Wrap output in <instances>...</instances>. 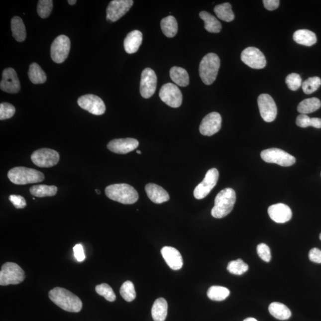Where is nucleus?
Instances as JSON below:
<instances>
[{
    "mask_svg": "<svg viewBox=\"0 0 321 321\" xmlns=\"http://www.w3.org/2000/svg\"><path fill=\"white\" fill-rule=\"evenodd\" d=\"M49 298L63 310L77 313L82 308V302L77 296L66 289L55 287L48 293Z\"/></svg>",
    "mask_w": 321,
    "mask_h": 321,
    "instance_id": "f257e3e1",
    "label": "nucleus"
},
{
    "mask_svg": "<svg viewBox=\"0 0 321 321\" xmlns=\"http://www.w3.org/2000/svg\"><path fill=\"white\" fill-rule=\"evenodd\" d=\"M106 195L110 200L126 205L136 203L139 198L136 189L125 183L107 186Z\"/></svg>",
    "mask_w": 321,
    "mask_h": 321,
    "instance_id": "f03ea898",
    "label": "nucleus"
},
{
    "mask_svg": "<svg viewBox=\"0 0 321 321\" xmlns=\"http://www.w3.org/2000/svg\"><path fill=\"white\" fill-rule=\"evenodd\" d=\"M235 201L236 195L233 189H223L215 199V204L212 210V216L215 218H224L233 210Z\"/></svg>",
    "mask_w": 321,
    "mask_h": 321,
    "instance_id": "7ed1b4c3",
    "label": "nucleus"
},
{
    "mask_svg": "<svg viewBox=\"0 0 321 321\" xmlns=\"http://www.w3.org/2000/svg\"><path fill=\"white\" fill-rule=\"evenodd\" d=\"M7 176L12 183L17 185L40 183L45 179L44 174L40 171L23 167L11 169L9 170Z\"/></svg>",
    "mask_w": 321,
    "mask_h": 321,
    "instance_id": "20e7f679",
    "label": "nucleus"
},
{
    "mask_svg": "<svg viewBox=\"0 0 321 321\" xmlns=\"http://www.w3.org/2000/svg\"><path fill=\"white\" fill-rule=\"evenodd\" d=\"M220 67L219 58L216 54L209 53L205 56L200 64V75L202 81L207 85L215 81Z\"/></svg>",
    "mask_w": 321,
    "mask_h": 321,
    "instance_id": "39448f33",
    "label": "nucleus"
},
{
    "mask_svg": "<svg viewBox=\"0 0 321 321\" xmlns=\"http://www.w3.org/2000/svg\"><path fill=\"white\" fill-rule=\"evenodd\" d=\"M25 274L19 265L14 262H6L0 271V285L5 286L23 282Z\"/></svg>",
    "mask_w": 321,
    "mask_h": 321,
    "instance_id": "423d86ee",
    "label": "nucleus"
},
{
    "mask_svg": "<svg viewBox=\"0 0 321 321\" xmlns=\"http://www.w3.org/2000/svg\"><path fill=\"white\" fill-rule=\"evenodd\" d=\"M263 160L268 163H274L283 167L293 166L296 163V158L282 149L270 148L264 150L261 153Z\"/></svg>",
    "mask_w": 321,
    "mask_h": 321,
    "instance_id": "0eeeda50",
    "label": "nucleus"
},
{
    "mask_svg": "<svg viewBox=\"0 0 321 321\" xmlns=\"http://www.w3.org/2000/svg\"><path fill=\"white\" fill-rule=\"evenodd\" d=\"M32 163L41 168L56 166L60 160V155L53 149L42 148L36 150L31 155Z\"/></svg>",
    "mask_w": 321,
    "mask_h": 321,
    "instance_id": "6e6552de",
    "label": "nucleus"
},
{
    "mask_svg": "<svg viewBox=\"0 0 321 321\" xmlns=\"http://www.w3.org/2000/svg\"><path fill=\"white\" fill-rule=\"evenodd\" d=\"M70 50V39L62 35L54 39L51 47V57L55 63L60 64L65 61Z\"/></svg>",
    "mask_w": 321,
    "mask_h": 321,
    "instance_id": "1a4fd4ad",
    "label": "nucleus"
},
{
    "mask_svg": "<svg viewBox=\"0 0 321 321\" xmlns=\"http://www.w3.org/2000/svg\"><path fill=\"white\" fill-rule=\"evenodd\" d=\"M218 178V171L216 169H212L208 171L203 181L195 189V198L197 200H203L206 198L215 187Z\"/></svg>",
    "mask_w": 321,
    "mask_h": 321,
    "instance_id": "9d476101",
    "label": "nucleus"
},
{
    "mask_svg": "<svg viewBox=\"0 0 321 321\" xmlns=\"http://www.w3.org/2000/svg\"><path fill=\"white\" fill-rule=\"evenodd\" d=\"M159 96L164 103L172 108H178L182 105V92L176 85L171 83L165 84L161 87Z\"/></svg>",
    "mask_w": 321,
    "mask_h": 321,
    "instance_id": "9b49d317",
    "label": "nucleus"
},
{
    "mask_svg": "<svg viewBox=\"0 0 321 321\" xmlns=\"http://www.w3.org/2000/svg\"><path fill=\"white\" fill-rule=\"evenodd\" d=\"M78 104L82 109L94 115H101L106 112L105 103L99 97L93 94L85 95L79 98Z\"/></svg>",
    "mask_w": 321,
    "mask_h": 321,
    "instance_id": "f8f14e48",
    "label": "nucleus"
},
{
    "mask_svg": "<svg viewBox=\"0 0 321 321\" xmlns=\"http://www.w3.org/2000/svg\"><path fill=\"white\" fill-rule=\"evenodd\" d=\"M258 105L260 114L265 121H273L277 114V108L273 98L270 95L263 94L260 95L258 99Z\"/></svg>",
    "mask_w": 321,
    "mask_h": 321,
    "instance_id": "ddd939ff",
    "label": "nucleus"
},
{
    "mask_svg": "<svg viewBox=\"0 0 321 321\" xmlns=\"http://www.w3.org/2000/svg\"><path fill=\"white\" fill-rule=\"evenodd\" d=\"M133 4L132 0H113L107 8V20L117 21L126 14Z\"/></svg>",
    "mask_w": 321,
    "mask_h": 321,
    "instance_id": "4468645a",
    "label": "nucleus"
},
{
    "mask_svg": "<svg viewBox=\"0 0 321 321\" xmlns=\"http://www.w3.org/2000/svg\"><path fill=\"white\" fill-rule=\"evenodd\" d=\"M241 60L247 66L255 69L264 68L267 64L264 54L255 47L244 49L241 54Z\"/></svg>",
    "mask_w": 321,
    "mask_h": 321,
    "instance_id": "2eb2a0df",
    "label": "nucleus"
},
{
    "mask_svg": "<svg viewBox=\"0 0 321 321\" xmlns=\"http://www.w3.org/2000/svg\"><path fill=\"white\" fill-rule=\"evenodd\" d=\"M157 78L155 72L151 69L143 70L140 84V93L143 98L147 99L154 94L157 88Z\"/></svg>",
    "mask_w": 321,
    "mask_h": 321,
    "instance_id": "dca6fc26",
    "label": "nucleus"
},
{
    "mask_svg": "<svg viewBox=\"0 0 321 321\" xmlns=\"http://www.w3.org/2000/svg\"><path fill=\"white\" fill-rule=\"evenodd\" d=\"M222 118L216 112L210 113L202 121L200 131L203 135L211 136L218 132L221 129Z\"/></svg>",
    "mask_w": 321,
    "mask_h": 321,
    "instance_id": "f3484780",
    "label": "nucleus"
},
{
    "mask_svg": "<svg viewBox=\"0 0 321 321\" xmlns=\"http://www.w3.org/2000/svg\"><path fill=\"white\" fill-rule=\"evenodd\" d=\"M0 88L10 94H16L20 90V84L17 73L13 68H7L2 72Z\"/></svg>",
    "mask_w": 321,
    "mask_h": 321,
    "instance_id": "a211bd4d",
    "label": "nucleus"
},
{
    "mask_svg": "<svg viewBox=\"0 0 321 321\" xmlns=\"http://www.w3.org/2000/svg\"><path fill=\"white\" fill-rule=\"evenodd\" d=\"M138 146V140L135 139H116L110 141L107 145V148L115 154H126L134 151Z\"/></svg>",
    "mask_w": 321,
    "mask_h": 321,
    "instance_id": "6ab92c4d",
    "label": "nucleus"
},
{
    "mask_svg": "<svg viewBox=\"0 0 321 321\" xmlns=\"http://www.w3.org/2000/svg\"><path fill=\"white\" fill-rule=\"evenodd\" d=\"M268 213L271 219L277 223H285L292 218V212L289 206L284 204L273 205L268 208Z\"/></svg>",
    "mask_w": 321,
    "mask_h": 321,
    "instance_id": "aec40b11",
    "label": "nucleus"
},
{
    "mask_svg": "<svg viewBox=\"0 0 321 321\" xmlns=\"http://www.w3.org/2000/svg\"><path fill=\"white\" fill-rule=\"evenodd\" d=\"M161 254L169 267L173 270H179L183 265L182 255L173 247L165 246L161 249Z\"/></svg>",
    "mask_w": 321,
    "mask_h": 321,
    "instance_id": "412c9836",
    "label": "nucleus"
},
{
    "mask_svg": "<svg viewBox=\"0 0 321 321\" xmlns=\"http://www.w3.org/2000/svg\"><path fill=\"white\" fill-rule=\"evenodd\" d=\"M145 191L150 200L155 204H163L170 200V196L164 189L154 183L145 186Z\"/></svg>",
    "mask_w": 321,
    "mask_h": 321,
    "instance_id": "4be33fe9",
    "label": "nucleus"
},
{
    "mask_svg": "<svg viewBox=\"0 0 321 321\" xmlns=\"http://www.w3.org/2000/svg\"><path fill=\"white\" fill-rule=\"evenodd\" d=\"M142 42V33L139 30L131 31L124 41V50L128 54H134L138 51Z\"/></svg>",
    "mask_w": 321,
    "mask_h": 321,
    "instance_id": "5701e85b",
    "label": "nucleus"
},
{
    "mask_svg": "<svg viewBox=\"0 0 321 321\" xmlns=\"http://www.w3.org/2000/svg\"><path fill=\"white\" fill-rule=\"evenodd\" d=\"M293 39L299 44L311 47L317 41L316 33L307 29L296 30L293 34Z\"/></svg>",
    "mask_w": 321,
    "mask_h": 321,
    "instance_id": "b1692460",
    "label": "nucleus"
},
{
    "mask_svg": "<svg viewBox=\"0 0 321 321\" xmlns=\"http://www.w3.org/2000/svg\"><path fill=\"white\" fill-rule=\"evenodd\" d=\"M168 311L167 302L164 298H159L154 302L152 308V317L154 321H164Z\"/></svg>",
    "mask_w": 321,
    "mask_h": 321,
    "instance_id": "393cba45",
    "label": "nucleus"
},
{
    "mask_svg": "<svg viewBox=\"0 0 321 321\" xmlns=\"http://www.w3.org/2000/svg\"><path fill=\"white\" fill-rule=\"evenodd\" d=\"M170 75L171 80L180 87H187L189 84L188 73L182 67L177 66L172 67L170 71Z\"/></svg>",
    "mask_w": 321,
    "mask_h": 321,
    "instance_id": "a878e982",
    "label": "nucleus"
},
{
    "mask_svg": "<svg viewBox=\"0 0 321 321\" xmlns=\"http://www.w3.org/2000/svg\"><path fill=\"white\" fill-rule=\"evenodd\" d=\"M269 312L272 316L279 320H287L292 316L291 311L285 305L278 302L272 303L269 306Z\"/></svg>",
    "mask_w": 321,
    "mask_h": 321,
    "instance_id": "bb28decb",
    "label": "nucleus"
},
{
    "mask_svg": "<svg viewBox=\"0 0 321 321\" xmlns=\"http://www.w3.org/2000/svg\"><path fill=\"white\" fill-rule=\"evenodd\" d=\"M200 16L204 21L205 28L208 32L211 33H219L221 31L222 26L221 23L217 20L215 17L213 16L209 12L201 11Z\"/></svg>",
    "mask_w": 321,
    "mask_h": 321,
    "instance_id": "cd10ccee",
    "label": "nucleus"
},
{
    "mask_svg": "<svg viewBox=\"0 0 321 321\" xmlns=\"http://www.w3.org/2000/svg\"><path fill=\"white\" fill-rule=\"evenodd\" d=\"M11 29L13 37L18 42H23L26 38L25 26L22 19L19 16H14L11 21Z\"/></svg>",
    "mask_w": 321,
    "mask_h": 321,
    "instance_id": "c85d7f7f",
    "label": "nucleus"
},
{
    "mask_svg": "<svg viewBox=\"0 0 321 321\" xmlns=\"http://www.w3.org/2000/svg\"><path fill=\"white\" fill-rule=\"evenodd\" d=\"M161 27L164 34L168 38H173L178 31V24L176 18L169 16L162 19Z\"/></svg>",
    "mask_w": 321,
    "mask_h": 321,
    "instance_id": "c756f323",
    "label": "nucleus"
},
{
    "mask_svg": "<svg viewBox=\"0 0 321 321\" xmlns=\"http://www.w3.org/2000/svg\"><path fill=\"white\" fill-rule=\"evenodd\" d=\"M321 107V101L317 98L305 99L299 103L298 111L301 114H308L317 111Z\"/></svg>",
    "mask_w": 321,
    "mask_h": 321,
    "instance_id": "7c9ffc66",
    "label": "nucleus"
},
{
    "mask_svg": "<svg viewBox=\"0 0 321 321\" xmlns=\"http://www.w3.org/2000/svg\"><path fill=\"white\" fill-rule=\"evenodd\" d=\"M28 76L33 84H42L47 81V76L39 64L33 63L29 66Z\"/></svg>",
    "mask_w": 321,
    "mask_h": 321,
    "instance_id": "2f4dec72",
    "label": "nucleus"
},
{
    "mask_svg": "<svg viewBox=\"0 0 321 321\" xmlns=\"http://www.w3.org/2000/svg\"><path fill=\"white\" fill-rule=\"evenodd\" d=\"M30 192L32 195L38 198L53 197L57 194V188L56 186L35 185L30 188Z\"/></svg>",
    "mask_w": 321,
    "mask_h": 321,
    "instance_id": "473e14b6",
    "label": "nucleus"
},
{
    "mask_svg": "<svg viewBox=\"0 0 321 321\" xmlns=\"http://www.w3.org/2000/svg\"><path fill=\"white\" fill-rule=\"evenodd\" d=\"M214 12L219 19L226 22H230L234 19V14L230 3L225 2L216 5L214 8Z\"/></svg>",
    "mask_w": 321,
    "mask_h": 321,
    "instance_id": "72a5a7b5",
    "label": "nucleus"
},
{
    "mask_svg": "<svg viewBox=\"0 0 321 321\" xmlns=\"http://www.w3.org/2000/svg\"><path fill=\"white\" fill-rule=\"evenodd\" d=\"M230 290L226 287L214 286L208 290L207 295L211 300L214 301H222L230 295Z\"/></svg>",
    "mask_w": 321,
    "mask_h": 321,
    "instance_id": "f704fd0d",
    "label": "nucleus"
},
{
    "mask_svg": "<svg viewBox=\"0 0 321 321\" xmlns=\"http://www.w3.org/2000/svg\"><path fill=\"white\" fill-rule=\"evenodd\" d=\"M296 124L302 128L313 126L315 128H321V118H310L307 115L300 114L296 118Z\"/></svg>",
    "mask_w": 321,
    "mask_h": 321,
    "instance_id": "c9c22d12",
    "label": "nucleus"
},
{
    "mask_svg": "<svg viewBox=\"0 0 321 321\" xmlns=\"http://www.w3.org/2000/svg\"><path fill=\"white\" fill-rule=\"evenodd\" d=\"M227 268L231 274L240 276L248 270L249 267L242 259H238L229 262Z\"/></svg>",
    "mask_w": 321,
    "mask_h": 321,
    "instance_id": "e433bc0d",
    "label": "nucleus"
},
{
    "mask_svg": "<svg viewBox=\"0 0 321 321\" xmlns=\"http://www.w3.org/2000/svg\"><path fill=\"white\" fill-rule=\"evenodd\" d=\"M120 292L122 298L128 302H132L136 297L134 284L130 281H127L123 284Z\"/></svg>",
    "mask_w": 321,
    "mask_h": 321,
    "instance_id": "4c0bfd02",
    "label": "nucleus"
},
{
    "mask_svg": "<svg viewBox=\"0 0 321 321\" xmlns=\"http://www.w3.org/2000/svg\"><path fill=\"white\" fill-rule=\"evenodd\" d=\"M321 85V79L315 76L310 78L303 82L302 87V90L306 94H311L319 90Z\"/></svg>",
    "mask_w": 321,
    "mask_h": 321,
    "instance_id": "58836bf2",
    "label": "nucleus"
},
{
    "mask_svg": "<svg viewBox=\"0 0 321 321\" xmlns=\"http://www.w3.org/2000/svg\"><path fill=\"white\" fill-rule=\"evenodd\" d=\"M96 292L100 296H103L107 301L114 302L116 299V296L112 289L108 284L103 283L97 285L96 287Z\"/></svg>",
    "mask_w": 321,
    "mask_h": 321,
    "instance_id": "ea45409f",
    "label": "nucleus"
},
{
    "mask_svg": "<svg viewBox=\"0 0 321 321\" xmlns=\"http://www.w3.org/2000/svg\"><path fill=\"white\" fill-rule=\"evenodd\" d=\"M53 7L52 0H40L38 1L37 11L39 16L45 19L50 16Z\"/></svg>",
    "mask_w": 321,
    "mask_h": 321,
    "instance_id": "a19ab883",
    "label": "nucleus"
},
{
    "mask_svg": "<svg viewBox=\"0 0 321 321\" xmlns=\"http://www.w3.org/2000/svg\"><path fill=\"white\" fill-rule=\"evenodd\" d=\"M16 112L15 107L8 103H2L0 105V120H4L6 119L13 117Z\"/></svg>",
    "mask_w": 321,
    "mask_h": 321,
    "instance_id": "79ce46f5",
    "label": "nucleus"
},
{
    "mask_svg": "<svg viewBox=\"0 0 321 321\" xmlns=\"http://www.w3.org/2000/svg\"><path fill=\"white\" fill-rule=\"evenodd\" d=\"M286 83L290 90L295 91L301 87L302 80L301 76L297 73H291L287 76Z\"/></svg>",
    "mask_w": 321,
    "mask_h": 321,
    "instance_id": "37998d69",
    "label": "nucleus"
},
{
    "mask_svg": "<svg viewBox=\"0 0 321 321\" xmlns=\"http://www.w3.org/2000/svg\"><path fill=\"white\" fill-rule=\"evenodd\" d=\"M257 253L263 261L270 262L271 259V250L270 247L265 243H261L257 246Z\"/></svg>",
    "mask_w": 321,
    "mask_h": 321,
    "instance_id": "c03bdc74",
    "label": "nucleus"
},
{
    "mask_svg": "<svg viewBox=\"0 0 321 321\" xmlns=\"http://www.w3.org/2000/svg\"><path fill=\"white\" fill-rule=\"evenodd\" d=\"M8 199L17 209H23L27 206L25 200L20 195H11Z\"/></svg>",
    "mask_w": 321,
    "mask_h": 321,
    "instance_id": "a18cd8bd",
    "label": "nucleus"
},
{
    "mask_svg": "<svg viewBox=\"0 0 321 321\" xmlns=\"http://www.w3.org/2000/svg\"><path fill=\"white\" fill-rule=\"evenodd\" d=\"M73 251H74V255L75 258L77 259L79 262L84 261L85 259V255L83 246L81 244H78L73 247Z\"/></svg>",
    "mask_w": 321,
    "mask_h": 321,
    "instance_id": "49530a36",
    "label": "nucleus"
},
{
    "mask_svg": "<svg viewBox=\"0 0 321 321\" xmlns=\"http://www.w3.org/2000/svg\"><path fill=\"white\" fill-rule=\"evenodd\" d=\"M309 258L312 262L321 264V250L316 247L312 249L309 253Z\"/></svg>",
    "mask_w": 321,
    "mask_h": 321,
    "instance_id": "de8ad7c7",
    "label": "nucleus"
},
{
    "mask_svg": "<svg viewBox=\"0 0 321 321\" xmlns=\"http://www.w3.org/2000/svg\"><path fill=\"white\" fill-rule=\"evenodd\" d=\"M262 2L265 8L270 11L276 10L280 4L279 0H264Z\"/></svg>",
    "mask_w": 321,
    "mask_h": 321,
    "instance_id": "09e8293b",
    "label": "nucleus"
},
{
    "mask_svg": "<svg viewBox=\"0 0 321 321\" xmlns=\"http://www.w3.org/2000/svg\"><path fill=\"white\" fill-rule=\"evenodd\" d=\"M76 2H77V1H76V0H69L68 1L69 4L70 5H74L76 4Z\"/></svg>",
    "mask_w": 321,
    "mask_h": 321,
    "instance_id": "8fccbe9b",
    "label": "nucleus"
},
{
    "mask_svg": "<svg viewBox=\"0 0 321 321\" xmlns=\"http://www.w3.org/2000/svg\"><path fill=\"white\" fill-rule=\"evenodd\" d=\"M243 321H258L255 319H253V318H248V319H246L244 320Z\"/></svg>",
    "mask_w": 321,
    "mask_h": 321,
    "instance_id": "3c124183",
    "label": "nucleus"
},
{
    "mask_svg": "<svg viewBox=\"0 0 321 321\" xmlns=\"http://www.w3.org/2000/svg\"><path fill=\"white\" fill-rule=\"evenodd\" d=\"M96 191L97 194L100 195L101 192H100V191L99 190H98V189H96Z\"/></svg>",
    "mask_w": 321,
    "mask_h": 321,
    "instance_id": "603ef678",
    "label": "nucleus"
},
{
    "mask_svg": "<svg viewBox=\"0 0 321 321\" xmlns=\"http://www.w3.org/2000/svg\"><path fill=\"white\" fill-rule=\"evenodd\" d=\"M136 152H137V154H142L141 151H139V150H138V151H136Z\"/></svg>",
    "mask_w": 321,
    "mask_h": 321,
    "instance_id": "864d4df0",
    "label": "nucleus"
},
{
    "mask_svg": "<svg viewBox=\"0 0 321 321\" xmlns=\"http://www.w3.org/2000/svg\"><path fill=\"white\" fill-rule=\"evenodd\" d=\"M320 240H321V234L320 235Z\"/></svg>",
    "mask_w": 321,
    "mask_h": 321,
    "instance_id": "5fc2aeb1",
    "label": "nucleus"
}]
</instances>
